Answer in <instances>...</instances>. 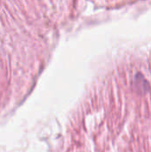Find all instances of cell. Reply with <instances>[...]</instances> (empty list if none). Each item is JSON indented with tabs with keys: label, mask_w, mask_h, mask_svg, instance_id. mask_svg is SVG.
Returning <instances> with one entry per match:
<instances>
[]
</instances>
